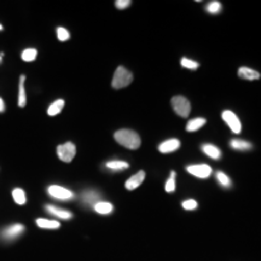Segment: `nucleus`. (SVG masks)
<instances>
[{
    "mask_svg": "<svg viewBox=\"0 0 261 261\" xmlns=\"http://www.w3.org/2000/svg\"><path fill=\"white\" fill-rule=\"evenodd\" d=\"M145 179V172L144 171H139L138 173H136L135 175H132L128 180L126 181V189L127 190H135L139 187L140 184H142L143 181H144Z\"/></svg>",
    "mask_w": 261,
    "mask_h": 261,
    "instance_id": "obj_10",
    "label": "nucleus"
},
{
    "mask_svg": "<svg viewBox=\"0 0 261 261\" xmlns=\"http://www.w3.org/2000/svg\"><path fill=\"white\" fill-rule=\"evenodd\" d=\"M217 179L218 181H219V184L223 185L224 188H230L231 185H232L231 179L228 178L224 172H217Z\"/></svg>",
    "mask_w": 261,
    "mask_h": 261,
    "instance_id": "obj_24",
    "label": "nucleus"
},
{
    "mask_svg": "<svg viewBox=\"0 0 261 261\" xmlns=\"http://www.w3.org/2000/svg\"><path fill=\"white\" fill-rule=\"evenodd\" d=\"M0 61H2V55H0Z\"/></svg>",
    "mask_w": 261,
    "mask_h": 261,
    "instance_id": "obj_33",
    "label": "nucleus"
},
{
    "mask_svg": "<svg viewBox=\"0 0 261 261\" xmlns=\"http://www.w3.org/2000/svg\"><path fill=\"white\" fill-rule=\"evenodd\" d=\"M129 5H130V0H117V2H115V6L120 10L128 8Z\"/></svg>",
    "mask_w": 261,
    "mask_h": 261,
    "instance_id": "obj_30",
    "label": "nucleus"
},
{
    "mask_svg": "<svg viewBox=\"0 0 261 261\" xmlns=\"http://www.w3.org/2000/svg\"><path fill=\"white\" fill-rule=\"evenodd\" d=\"M133 81V75L125 67H119L115 70L113 76L112 86L114 89H123L127 87Z\"/></svg>",
    "mask_w": 261,
    "mask_h": 261,
    "instance_id": "obj_2",
    "label": "nucleus"
},
{
    "mask_svg": "<svg viewBox=\"0 0 261 261\" xmlns=\"http://www.w3.org/2000/svg\"><path fill=\"white\" fill-rule=\"evenodd\" d=\"M106 166L109 169H113V171H122V169H127L129 167L128 162L120 161V160H115V161L108 162Z\"/></svg>",
    "mask_w": 261,
    "mask_h": 261,
    "instance_id": "obj_21",
    "label": "nucleus"
},
{
    "mask_svg": "<svg viewBox=\"0 0 261 261\" xmlns=\"http://www.w3.org/2000/svg\"><path fill=\"white\" fill-rule=\"evenodd\" d=\"M24 232V226L21 224H15L11 226L5 227L4 230L0 232V237L4 241H14L16 238H18L22 233Z\"/></svg>",
    "mask_w": 261,
    "mask_h": 261,
    "instance_id": "obj_6",
    "label": "nucleus"
},
{
    "mask_svg": "<svg viewBox=\"0 0 261 261\" xmlns=\"http://www.w3.org/2000/svg\"><path fill=\"white\" fill-rule=\"evenodd\" d=\"M76 154V148L73 143L68 142L57 146V155L63 162H71Z\"/></svg>",
    "mask_w": 261,
    "mask_h": 261,
    "instance_id": "obj_4",
    "label": "nucleus"
},
{
    "mask_svg": "<svg viewBox=\"0 0 261 261\" xmlns=\"http://www.w3.org/2000/svg\"><path fill=\"white\" fill-rule=\"evenodd\" d=\"M57 38H58V40H61V41H67L68 39L70 38V34L65 28L60 27V28H57Z\"/></svg>",
    "mask_w": 261,
    "mask_h": 261,
    "instance_id": "obj_28",
    "label": "nucleus"
},
{
    "mask_svg": "<svg viewBox=\"0 0 261 261\" xmlns=\"http://www.w3.org/2000/svg\"><path fill=\"white\" fill-rule=\"evenodd\" d=\"M197 205H198V203L195 200H188V201L182 202V208L187 211H194L197 208Z\"/></svg>",
    "mask_w": 261,
    "mask_h": 261,
    "instance_id": "obj_29",
    "label": "nucleus"
},
{
    "mask_svg": "<svg viewBox=\"0 0 261 261\" xmlns=\"http://www.w3.org/2000/svg\"><path fill=\"white\" fill-rule=\"evenodd\" d=\"M172 107H173V109H174V112L181 117L189 116V114H190V110H191L190 102H189L187 98L182 97V96L173 97L172 98Z\"/></svg>",
    "mask_w": 261,
    "mask_h": 261,
    "instance_id": "obj_3",
    "label": "nucleus"
},
{
    "mask_svg": "<svg viewBox=\"0 0 261 261\" xmlns=\"http://www.w3.org/2000/svg\"><path fill=\"white\" fill-rule=\"evenodd\" d=\"M37 55L38 51L35 48H27V50L22 52V60L24 62H32L37 58Z\"/></svg>",
    "mask_w": 261,
    "mask_h": 261,
    "instance_id": "obj_23",
    "label": "nucleus"
},
{
    "mask_svg": "<svg viewBox=\"0 0 261 261\" xmlns=\"http://www.w3.org/2000/svg\"><path fill=\"white\" fill-rule=\"evenodd\" d=\"M230 146L234 150H238V151H248V150L253 149L252 143L243 139H232L230 142Z\"/></svg>",
    "mask_w": 261,
    "mask_h": 261,
    "instance_id": "obj_14",
    "label": "nucleus"
},
{
    "mask_svg": "<svg viewBox=\"0 0 261 261\" xmlns=\"http://www.w3.org/2000/svg\"><path fill=\"white\" fill-rule=\"evenodd\" d=\"M221 116H223V120L227 123V126L230 127L231 130H232L233 133L238 135V133L241 132L242 126H241V121L236 114H234L233 112H231V110H224L223 115Z\"/></svg>",
    "mask_w": 261,
    "mask_h": 261,
    "instance_id": "obj_7",
    "label": "nucleus"
},
{
    "mask_svg": "<svg viewBox=\"0 0 261 261\" xmlns=\"http://www.w3.org/2000/svg\"><path fill=\"white\" fill-rule=\"evenodd\" d=\"M12 197H14V200L17 204H24L25 202H27L24 191L19 188L14 189V191H12Z\"/></svg>",
    "mask_w": 261,
    "mask_h": 261,
    "instance_id": "obj_22",
    "label": "nucleus"
},
{
    "mask_svg": "<svg viewBox=\"0 0 261 261\" xmlns=\"http://www.w3.org/2000/svg\"><path fill=\"white\" fill-rule=\"evenodd\" d=\"M5 110V104H4V100L0 98V113H3Z\"/></svg>",
    "mask_w": 261,
    "mask_h": 261,
    "instance_id": "obj_31",
    "label": "nucleus"
},
{
    "mask_svg": "<svg viewBox=\"0 0 261 261\" xmlns=\"http://www.w3.org/2000/svg\"><path fill=\"white\" fill-rule=\"evenodd\" d=\"M2 29H3V25H2V24H0V31H2Z\"/></svg>",
    "mask_w": 261,
    "mask_h": 261,
    "instance_id": "obj_32",
    "label": "nucleus"
},
{
    "mask_svg": "<svg viewBox=\"0 0 261 261\" xmlns=\"http://www.w3.org/2000/svg\"><path fill=\"white\" fill-rule=\"evenodd\" d=\"M202 151H203L205 155L210 156V158L213 160H219L221 158L220 149L217 148L215 145H212V144L202 145Z\"/></svg>",
    "mask_w": 261,
    "mask_h": 261,
    "instance_id": "obj_15",
    "label": "nucleus"
},
{
    "mask_svg": "<svg viewBox=\"0 0 261 261\" xmlns=\"http://www.w3.org/2000/svg\"><path fill=\"white\" fill-rule=\"evenodd\" d=\"M238 76L242 77L244 80H257L260 79V73L259 71L254 70V69H250V68L248 67H241L240 69H238Z\"/></svg>",
    "mask_w": 261,
    "mask_h": 261,
    "instance_id": "obj_12",
    "label": "nucleus"
},
{
    "mask_svg": "<svg viewBox=\"0 0 261 261\" xmlns=\"http://www.w3.org/2000/svg\"><path fill=\"white\" fill-rule=\"evenodd\" d=\"M207 11L212 15H217L221 11V4L219 2H211L210 4L207 5Z\"/></svg>",
    "mask_w": 261,
    "mask_h": 261,
    "instance_id": "obj_26",
    "label": "nucleus"
},
{
    "mask_svg": "<svg viewBox=\"0 0 261 261\" xmlns=\"http://www.w3.org/2000/svg\"><path fill=\"white\" fill-rule=\"evenodd\" d=\"M37 225L40 228H46V230H56L60 227V223L56 220H48V219H37Z\"/></svg>",
    "mask_w": 261,
    "mask_h": 261,
    "instance_id": "obj_18",
    "label": "nucleus"
},
{
    "mask_svg": "<svg viewBox=\"0 0 261 261\" xmlns=\"http://www.w3.org/2000/svg\"><path fill=\"white\" fill-rule=\"evenodd\" d=\"M179 148H180V142H179V139H175V138L165 140V142H162L161 144L159 145L160 152H162V154L174 152L175 150H178Z\"/></svg>",
    "mask_w": 261,
    "mask_h": 261,
    "instance_id": "obj_9",
    "label": "nucleus"
},
{
    "mask_svg": "<svg viewBox=\"0 0 261 261\" xmlns=\"http://www.w3.org/2000/svg\"><path fill=\"white\" fill-rule=\"evenodd\" d=\"M207 122V120L203 119V117H198V119H192L188 122L187 125V130L188 132H196L200 128H202Z\"/></svg>",
    "mask_w": 261,
    "mask_h": 261,
    "instance_id": "obj_17",
    "label": "nucleus"
},
{
    "mask_svg": "<svg viewBox=\"0 0 261 261\" xmlns=\"http://www.w3.org/2000/svg\"><path fill=\"white\" fill-rule=\"evenodd\" d=\"M24 80L25 76L22 75L19 77V85H18V106L23 108L27 103V96H25V90H24Z\"/></svg>",
    "mask_w": 261,
    "mask_h": 261,
    "instance_id": "obj_16",
    "label": "nucleus"
},
{
    "mask_svg": "<svg viewBox=\"0 0 261 261\" xmlns=\"http://www.w3.org/2000/svg\"><path fill=\"white\" fill-rule=\"evenodd\" d=\"M46 211L50 214L55 215V217L60 218V219H63V220H69L73 218V214H71L69 211L62 210V208L55 207V205H46Z\"/></svg>",
    "mask_w": 261,
    "mask_h": 261,
    "instance_id": "obj_11",
    "label": "nucleus"
},
{
    "mask_svg": "<svg viewBox=\"0 0 261 261\" xmlns=\"http://www.w3.org/2000/svg\"><path fill=\"white\" fill-rule=\"evenodd\" d=\"M93 207L94 211L99 214H109L113 212V204L109 202H98Z\"/></svg>",
    "mask_w": 261,
    "mask_h": 261,
    "instance_id": "obj_19",
    "label": "nucleus"
},
{
    "mask_svg": "<svg viewBox=\"0 0 261 261\" xmlns=\"http://www.w3.org/2000/svg\"><path fill=\"white\" fill-rule=\"evenodd\" d=\"M99 197H100V196L97 191L87 190V191L84 192L83 196H81V200H83L85 204L94 205L96 203H98V202H99Z\"/></svg>",
    "mask_w": 261,
    "mask_h": 261,
    "instance_id": "obj_13",
    "label": "nucleus"
},
{
    "mask_svg": "<svg viewBox=\"0 0 261 261\" xmlns=\"http://www.w3.org/2000/svg\"><path fill=\"white\" fill-rule=\"evenodd\" d=\"M114 138L120 145L125 146L127 149L136 150L140 146V137L132 129H120L116 130Z\"/></svg>",
    "mask_w": 261,
    "mask_h": 261,
    "instance_id": "obj_1",
    "label": "nucleus"
},
{
    "mask_svg": "<svg viewBox=\"0 0 261 261\" xmlns=\"http://www.w3.org/2000/svg\"><path fill=\"white\" fill-rule=\"evenodd\" d=\"M187 171L201 179H207L212 174V168L208 165H192L187 167Z\"/></svg>",
    "mask_w": 261,
    "mask_h": 261,
    "instance_id": "obj_8",
    "label": "nucleus"
},
{
    "mask_svg": "<svg viewBox=\"0 0 261 261\" xmlns=\"http://www.w3.org/2000/svg\"><path fill=\"white\" fill-rule=\"evenodd\" d=\"M181 67L187 68V69H197L198 68V63L195 61L189 60V58H182L181 60Z\"/></svg>",
    "mask_w": 261,
    "mask_h": 261,
    "instance_id": "obj_27",
    "label": "nucleus"
},
{
    "mask_svg": "<svg viewBox=\"0 0 261 261\" xmlns=\"http://www.w3.org/2000/svg\"><path fill=\"white\" fill-rule=\"evenodd\" d=\"M48 195L52 196L54 198L60 201H69L74 198V192L70 191L69 189H65L63 187H58V185H51L47 189Z\"/></svg>",
    "mask_w": 261,
    "mask_h": 261,
    "instance_id": "obj_5",
    "label": "nucleus"
},
{
    "mask_svg": "<svg viewBox=\"0 0 261 261\" xmlns=\"http://www.w3.org/2000/svg\"><path fill=\"white\" fill-rule=\"evenodd\" d=\"M175 175H177V173L174 171L171 172V177H169L167 182H166L165 190L167 192H173L175 190Z\"/></svg>",
    "mask_w": 261,
    "mask_h": 261,
    "instance_id": "obj_25",
    "label": "nucleus"
},
{
    "mask_svg": "<svg viewBox=\"0 0 261 261\" xmlns=\"http://www.w3.org/2000/svg\"><path fill=\"white\" fill-rule=\"evenodd\" d=\"M63 107H64V100L63 99H58V100H56V102L52 103L50 107H48L47 114L50 116L58 115V114L62 112V109H63Z\"/></svg>",
    "mask_w": 261,
    "mask_h": 261,
    "instance_id": "obj_20",
    "label": "nucleus"
}]
</instances>
